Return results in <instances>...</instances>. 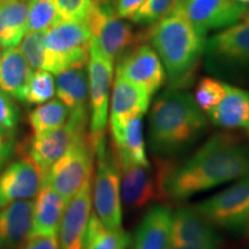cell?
I'll list each match as a JSON object with an SVG mask.
<instances>
[{
	"instance_id": "16",
	"label": "cell",
	"mask_w": 249,
	"mask_h": 249,
	"mask_svg": "<svg viewBox=\"0 0 249 249\" xmlns=\"http://www.w3.org/2000/svg\"><path fill=\"white\" fill-rule=\"evenodd\" d=\"M91 180L83 185L65 207L59 229L60 249H82L88 223L91 216Z\"/></svg>"
},
{
	"instance_id": "5",
	"label": "cell",
	"mask_w": 249,
	"mask_h": 249,
	"mask_svg": "<svg viewBox=\"0 0 249 249\" xmlns=\"http://www.w3.org/2000/svg\"><path fill=\"white\" fill-rule=\"evenodd\" d=\"M95 157L97 163L92 191L95 213L107 229H120L123 216L119 166L114 150L107 148L105 139L96 148Z\"/></svg>"
},
{
	"instance_id": "29",
	"label": "cell",
	"mask_w": 249,
	"mask_h": 249,
	"mask_svg": "<svg viewBox=\"0 0 249 249\" xmlns=\"http://www.w3.org/2000/svg\"><path fill=\"white\" fill-rule=\"evenodd\" d=\"M55 93V82L52 73L45 70L33 71L28 80L24 103L28 105H40L49 102Z\"/></svg>"
},
{
	"instance_id": "12",
	"label": "cell",
	"mask_w": 249,
	"mask_h": 249,
	"mask_svg": "<svg viewBox=\"0 0 249 249\" xmlns=\"http://www.w3.org/2000/svg\"><path fill=\"white\" fill-rule=\"evenodd\" d=\"M117 73L152 96L166 79L164 66L151 46L139 45L119 58Z\"/></svg>"
},
{
	"instance_id": "31",
	"label": "cell",
	"mask_w": 249,
	"mask_h": 249,
	"mask_svg": "<svg viewBox=\"0 0 249 249\" xmlns=\"http://www.w3.org/2000/svg\"><path fill=\"white\" fill-rule=\"evenodd\" d=\"M45 31H28L20 43V51L33 70L45 68Z\"/></svg>"
},
{
	"instance_id": "42",
	"label": "cell",
	"mask_w": 249,
	"mask_h": 249,
	"mask_svg": "<svg viewBox=\"0 0 249 249\" xmlns=\"http://www.w3.org/2000/svg\"><path fill=\"white\" fill-rule=\"evenodd\" d=\"M21 1H23V2H27V4H29V2L31 1V0H21Z\"/></svg>"
},
{
	"instance_id": "14",
	"label": "cell",
	"mask_w": 249,
	"mask_h": 249,
	"mask_svg": "<svg viewBox=\"0 0 249 249\" xmlns=\"http://www.w3.org/2000/svg\"><path fill=\"white\" fill-rule=\"evenodd\" d=\"M118 166L120 174V195L127 208L140 209L155 200H164L158 177L150 165L143 166L118 161Z\"/></svg>"
},
{
	"instance_id": "36",
	"label": "cell",
	"mask_w": 249,
	"mask_h": 249,
	"mask_svg": "<svg viewBox=\"0 0 249 249\" xmlns=\"http://www.w3.org/2000/svg\"><path fill=\"white\" fill-rule=\"evenodd\" d=\"M15 148L14 129L0 126V172L8 163Z\"/></svg>"
},
{
	"instance_id": "4",
	"label": "cell",
	"mask_w": 249,
	"mask_h": 249,
	"mask_svg": "<svg viewBox=\"0 0 249 249\" xmlns=\"http://www.w3.org/2000/svg\"><path fill=\"white\" fill-rule=\"evenodd\" d=\"M90 34L85 21H65L44 34L45 71L52 74L73 67H85L89 59Z\"/></svg>"
},
{
	"instance_id": "23",
	"label": "cell",
	"mask_w": 249,
	"mask_h": 249,
	"mask_svg": "<svg viewBox=\"0 0 249 249\" xmlns=\"http://www.w3.org/2000/svg\"><path fill=\"white\" fill-rule=\"evenodd\" d=\"M218 127L236 129L249 127V92L226 85V93L216 107L207 112Z\"/></svg>"
},
{
	"instance_id": "6",
	"label": "cell",
	"mask_w": 249,
	"mask_h": 249,
	"mask_svg": "<svg viewBox=\"0 0 249 249\" xmlns=\"http://www.w3.org/2000/svg\"><path fill=\"white\" fill-rule=\"evenodd\" d=\"M95 150L89 140V133L81 136L68 150L50 167L43 185H49L67 202L92 179Z\"/></svg>"
},
{
	"instance_id": "8",
	"label": "cell",
	"mask_w": 249,
	"mask_h": 249,
	"mask_svg": "<svg viewBox=\"0 0 249 249\" xmlns=\"http://www.w3.org/2000/svg\"><path fill=\"white\" fill-rule=\"evenodd\" d=\"M88 83L90 98L89 140L93 150L105 139L110 91L113 82V61L90 45L88 59Z\"/></svg>"
},
{
	"instance_id": "32",
	"label": "cell",
	"mask_w": 249,
	"mask_h": 249,
	"mask_svg": "<svg viewBox=\"0 0 249 249\" xmlns=\"http://www.w3.org/2000/svg\"><path fill=\"white\" fill-rule=\"evenodd\" d=\"M225 93L226 83L211 77H204L196 87L194 99L202 111L208 112L222 101Z\"/></svg>"
},
{
	"instance_id": "9",
	"label": "cell",
	"mask_w": 249,
	"mask_h": 249,
	"mask_svg": "<svg viewBox=\"0 0 249 249\" xmlns=\"http://www.w3.org/2000/svg\"><path fill=\"white\" fill-rule=\"evenodd\" d=\"M214 226L236 231L249 219V176L217 193L196 207Z\"/></svg>"
},
{
	"instance_id": "44",
	"label": "cell",
	"mask_w": 249,
	"mask_h": 249,
	"mask_svg": "<svg viewBox=\"0 0 249 249\" xmlns=\"http://www.w3.org/2000/svg\"><path fill=\"white\" fill-rule=\"evenodd\" d=\"M246 130H247V134H248V135H249V127H248V128L246 129Z\"/></svg>"
},
{
	"instance_id": "15",
	"label": "cell",
	"mask_w": 249,
	"mask_h": 249,
	"mask_svg": "<svg viewBox=\"0 0 249 249\" xmlns=\"http://www.w3.org/2000/svg\"><path fill=\"white\" fill-rule=\"evenodd\" d=\"M171 242L201 249H220L222 239L213 224L193 207H180L172 216Z\"/></svg>"
},
{
	"instance_id": "28",
	"label": "cell",
	"mask_w": 249,
	"mask_h": 249,
	"mask_svg": "<svg viewBox=\"0 0 249 249\" xmlns=\"http://www.w3.org/2000/svg\"><path fill=\"white\" fill-rule=\"evenodd\" d=\"M68 110L59 99L40 104L29 114V124L34 135H42L60 128L68 119Z\"/></svg>"
},
{
	"instance_id": "41",
	"label": "cell",
	"mask_w": 249,
	"mask_h": 249,
	"mask_svg": "<svg viewBox=\"0 0 249 249\" xmlns=\"http://www.w3.org/2000/svg\"><path fill=\"white\" fill-rule=\"evenodd\" d=\"M235 1L240 2L242 5H246V4H249V0H235Z\"/></svg>"
},
{
	"instance_id": "37",
	"label": "cell",
	"mask_w": 249,
	"mask_h": 249,
	"mask_svg": "<svg viewBox=\"0 0 249 249\" xmlns=\"http://www.w3.org/2000/svg\"><path fill=\"white\" fill-rule=\"evenodd\" d=\"M21 249H60L58 236L35 235L28 236Z\"/></svg>"
},
{
	"instance_id": "33",
	"label": "cell",
	"mask_w": 249,
	"mask_h": 249,
	"mask_svg": "<svg viewBox=\"0 0 249 249\" xmlns=\"http://www.w3.org/2000/svg\"><path fill=\"white\" fill-rule=\"evenodd\" d=\"M177 2L178 0H145L130 20L138 24H154L169 13Z\"/></svg>"
},
{
	"instance_id": "39",
	"label": "cell",
	"mask_w": 249,
	"mask_h": 249,
	"mask_svg": "<svg viewBox=\"0 0 249 249\" xmlns=\"http://www.w3.org/2000/svg\"><path fill=\"white\" fill-rule=\"evenodd\" d=\"M169 249H201L194 246H188V245H182V244H176V242H171Z\"/></svg>"
},
{
	"instance_id": "3",
	"label": "cell",
	"mask_w": 249,
	"mask_h": 249,
	"mask_svg": "<svg viewBox=\"0 0 249 249\" xmlns=\"http://www.w3.org/2000/svg\"><path fill=\"white\" fill-rule=\"evenodd\" d=\"M152 49L173 88L188 82L205 50L204 34L193 26L177 2L149 31Z\"/></svg>"
},
{
	"instance_id": "30",
	"label": "cell",
	"mask_w": 249,
	"mask_h": 249,
	"mask_svg": "<svg viewBox=\"0 0 249 249\" xmlns=\"http://www.w3.org/2000/svg\"><path fill=\"white\" fill-rule=\"evenodd\" d=\"M60 22L54 0H31L28 11V31H46Z\"/></svg>"
},
{
	"instance_id": "35",
	"label": "cell",
	"mask_w": 249,
	"mask_h": 249,
	"mask_svg": "<svg viewBox=\"0 0 249 249\" xmlns=\"http://www.w3.org/2000/svg\"><path fill=\"white\" fill-rule=\"evenodd\" d=\"M20 119V110L11 96L0 89V126L14 129Z\"/></svg>"
},
{
	"instance_id": "2",
	"label": "cell",
	"mask_w": 249,
	"mask_h": 249,
	"mask_svg": "<svg viewBox=\"0 0 249 249\" xmlns=\"http://www.w3.org/2000/svg\"><path fill=\"white\" fill-rule=\"evenodd\" d=\"M207 129L203 111L188 92L172 88L156 99L149 116V147L171 157L192 147Z\"/></svg>"
},
{
	"instance_id": "11",
	"label": "cell",
	"mask_w": 249,
	"mask_h": 249,
	"mask_svg": "<svg viewBox=\"0 0 249 249\" xmlns=\"http://www.w3.org/2000/svg\"><path fill=\"white\" fill-rule=\"evenodd\" d=\"M44 176L37 164L23 155L0 172V208L17 201L30 200L38 194Z\"/></svg>"
},
{
	"instance_id": "43",
	"label": "cell",
	"mask_w": 249,
	"mask_h": 249,
	"mask_svg": "<svg viewBox=\"0 0 249 249\" xmlns=\"http://www.w3.org/2000/svg\"><path fill=\"white\" fill-rule=\"evenodd\" d=\"M1 53H2V52H1V45H0V57H1Z\"/></svg>"
},
{
	"instance_id": "22",
	"label": "cell",
	"mask_w": 249,
	"mask_h": 249,
	"mask_svg": "<svg viewBox=\"0 0 249 249\" xmlns=\"http://www.w3.org/2000/svg\"><path fill=\"white\" fill-rule=\"evenodd\" d=\"M34 202L17 201L0 208V249L18 248L29 235Z\"/></svg>"
},
{
	"instance_id": "26",
	"label": "cell",
	"mask_w": 249,
	"mask_h": 249,
	"mask_svg": "<svg viewBox=\"0 0 249 249\" xmlns=\"http://www.w3.org/2000/svg\"><path fill=\"white\" fill-rule=\"evenodd\" d=\"M29 4L21 0H0V45L17 48L28 33Z\"/></svg>"
},
{
	"instance_id": "1",
	"label": "cell",
	"mask_w": 249,
	"mask_h": 249,
	"mask_svg": "<svg viewBox=\"0 0 249 249\" xmlns=\"http://www.w3.org/2000/svg\"><path fill=\"white\" fill-rule=\"evenodd\" d=\"M165 200L183 201L249 176V147L230 133L211 136L182 163L161 158Z\"/></svg>"
},
{
	"instance_id": "25",
	"label": "cell",
	"mask_w": 249,
	"mask_h": 249,
	"mask_svg": "<svg viewBox=\"0 0 249 249\" xmlns=\"http://www.w3.org/2000/svg\"><path fill=\"white\" fill-rule=\"evenodd\" d=\"M114 154L118 161H126L136 165L148 166L149 160L143 134L142 117H136L124 128L112 133Z\"/></svg>"
},
{
	"instance_id": "21",
	"label": "cell",
	"mask_w": 249,
	"mask_h": 249,
	"mask_svg": "<svg viewBox=\"0 0 249 249\" xmlns=\"http://www.w3.org/2000/svg\"><path fill=\"white\" fill-rule=\"evenodd\" d=\"M66 202L49 185L40 187L33 208V222L28 236H58Z\"/></svg>"
},
{
	"instance_id": "18",
	"label": "cell",
	"mask_w": 249,
	"mask_h": 249,
	"mask_svg": "<svg viewBox=\"0 0 249 249\" xmlns=\"http://www.w3.org/2000/svg\"><path fill=\"white\" fill-rule=\"evenodd\" d=\"M55 93L68 110V118L88 120L89 83L88 71L85 67H73L57 74Z\"/></svg>"
},
{
	"instance_id": "17",
	"label": "cell",
	"mask_w": 249,
	"mask_h": 249,
	"mask_svg": "<svg viewBox=\"0 0 249 249\" xmlns=\"http://www.w3.org/2000/svg\"><path fill=\"white\" fill-rule=\"evenodd\" d=\"M150 97L144 89L117 73L111 101V132L116 133L134 118L144 116Z\"/></svg>"
},
{
	"instance_id": "34",
	"label": "cell",
	"mask_w": 249,
	"mask_h": 249,
	"mask_svg": "<svg viewBox=\"0 0 249 249\" xmlns=\"http://www.w3.org/2000/svg\"><path fill=\"white\" fill-rule=\"evenodd\" d=\"M96 1L97 0H54L60 22L85 21Z\"/></svg>"
},
{
	"instance_id": "13",
	"label": "cell",
	"mask_w": 249,
	"mask_h": 249,
	"mask_svg": "<svg viewBox=\"0 0 249 249\" xmlns=\"http://www.w3.org/2000/svg\"><path fill=\"white\" fill-rule=\"evenodd\" d=\"M182 12L200 33L235 24L246 13V5L235 0H178Z\"/></svg>"
},
{
	"instance_id": "7",
	"label": "cell",
	"mask_w": 249,
	"mask_h": 249,
	"mask_svg": "<svg viewBox=\"0 0 249 249\" xmlns=\"http://www.w3.org/2000/svg\"><path fill=\"white\" fill-rule=\"evenodd\" d=\"M86 22L91 34L90 45L112 61L126 53L138 40L132 27L121 20L111 0H97Z\"/></svg>"
},
{
	"instance_id": "24",
	"label": "cell",
	"mask_w": 249,
	"mask_h": 249,
	"mask_svg": "<svg viewBox=\"0 0 249 249\" xmlns=\"http://www.w3.org/2000/svg\"><path fill=\"white\" fill-rule=\"evenodd\" d=\"M33 68L20 49L9 48L0 57V89L12 98L24 103V93Z\"/></svg>"
},
{
	"instance_id": "40",
	"label": "cell",
	"mask_w": 249,
	"mask_h": 249,
	"mask_svg": "<svg viewBox=\"0 0 249 249\" xmlns=\"http://www.w3.org/2000/svg\"><path fill=\"white\" fill-rule=\"evenodd\" d=\"M244 18H245V21H249V8L246 9V13L244 15Z\"/></svg>"
},
{
	"instance_id": "19",
	"label": "cell",
	"mask_w": 249,
	"mask_h": 249,
	"mask_svg": "<svg viewBox=\"0 0 249 249\" xmlns=\"http://www.w3.org/2000/svg\"><path fill=\"white\" fill-rule=\"evenodd\" d=\"M172 211L163 204L152 205L140 222L132 240V249H169Z\"/></svg>"
},
{
	"instance_id": "20",
	"label": "cell",
	"mask_w": 249,
	"mask_h": 249,
	"mask_svg": "<svg viewBox=\"0 0 249 249\" xmlns=\"http://www.w3.org/2000/svg\"><path fill=\"white\" fill-rule=\"evenodd\" d=\"M207 53L213 60L229 64L249 62V21L232 24L208 40Z\"/></svg>"
},
{
	"instance_id": "38",
	"label": "cell",
	"mask_w": 249,
	"mask_h": 249,
	"mask_svg": "<svg viewBox=\"0 0 249 249\" xmlns=\"http://www.w3.org/2000/svg\"><path fill=\"white\" fill-rule=\"evenodd\" d=\"M145 0H119L117 2V13L121 18H130L144 4Z\"/></svg>"
},
{
	"instance_id": "10",
	"label": "cell",
	"mask_w": 249,
	"mask_h": 249,
	"mask_svg": "<svg viewBox=\"0 0 249 249\" xmlns=\"http://www.w3.org/2000/svg\"><path fill=\"white\" fill-rule=\"evenodd\" d=\"M86 134H88L87 121L68 118L66 124L60 128L42 135H34L29 142L27 154L45 177L50 167L68 150L73 142Z\"/></svg>"
},
{
	"instance_id": "27",
	"label": "cell",
	"mask_w": 249,
	"mask_h": 249,
	"mask_svg": "<svg viewBox=\"0 0 249 249\" xmlns=\"http://www.w3.org/2000/svg\"><path fill=\"white\" fill-rule=\"evenodd\" d=\"M132 238L123 227L107 229L96 213L90 216L82 249H128Z\"/></svg>"
}]
</instances>
